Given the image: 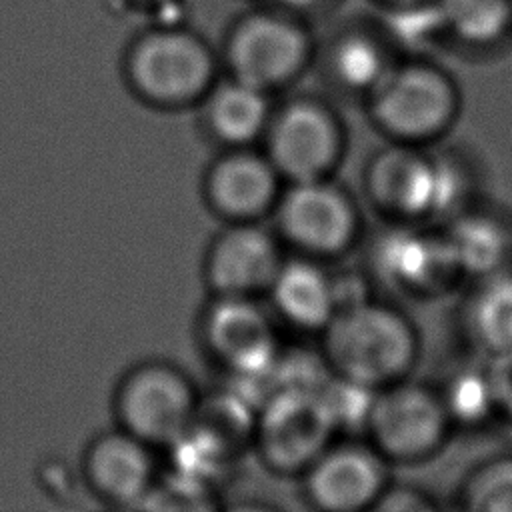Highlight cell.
Instances as JSON below:
<instances>
[{
  "mask_svg": "<svg viewBox=\"0 0 512 512\" xmlns=\"http://www.w3.org/2000/svg\"><path fill=\"white\" fill-rule=\"evenodd\" d=\"M310 58V38L294 20L260 12L242 18L230 32L226 60L232 78L268 90L296 78Z\"/></svg>",
  "mask_w": 512,
  "mask_h": 512,
  "instance_id": "obj_15",
  "label": "cell"
},
{
  "mask_svg": "<svg viewBox=\"0 0 512 512\" xmlns=\"http://www.w3.org/2000/svg\"><path fill=\"white\" fill-rule=\"evenodd\" d=\"M222 512H284V510L264 500H236L232 504H224Z\"/></svg>",
  "mask_w": 512,
  "mask_h": 512,
  "instance_id": "obj_30",
  "label": "cell"
},
{
  "mask_svg": "<svg viewBox=\"0 0 512 512\" xmlns=\"http://www.w3.org/2000/svg\"><path fill=\"white\" fill-rule=\"evenodd\" d=\"M282 176L268 156L230 148L218 156L204 174L202 194L208 210L224 224L264 222L282 194Z\"/></svg>",
  "mask_w": 512,
  "mask_h": 512,
  "instance_id": "obj_16",
  "label": "cell"
},
{
  "mask_svg": "<svg viewBox=\"0 0 512 512\" xmlns=\"http://www.w3.org/2000/svg\"><path fill=\"white\" fill-rule=\"evenodd\" d=\"M200 396L194 378L178 364L164 358L140 360L114 386V426L166 452L190 430Z\"/></svg>",
  "mask_w": 512,
  "mask_h": 512,
  "instance_id": "obj_3",
  "label": "cell"
},
{
  "mask_svg": "<svg viewBox=\"0 0 512 512\" xmlns=\"http://www.w3.org/2000/svg\"><path fill=\"white\" fill-rule=\"evenodd\" d=\"M158 454L140 438L112 426L84 446L78 478L110 510L134 512L162 476Z\"/></svg>",
  "mask_w": 512,
  "mask_h": 512,
  "instance_id": "obj_14",
  "label": "cell"
},
{
  "mask_svg": "<svg viewBox=\"0 0 512 512\" xmlns=\"http://www.w3.org/2000/svg\"><path fill=\"white\" fill-rule=\"evenodd\" d=\"M398 62L382 40L368 34H350L334 50L332 68L340 82L370 94Z\"/></svg>",
  "mask_w": 512,
  "mask_h": 512,
  "instance_id": "obj_25",
  "label": "cell"
},
{
  "mask_svg": "<svg viewBox=\"0 0 512 512\" xmlns=\"http://www.w3.org/2000/svg\"><path fill=\"white\" fill-rule=\"evenodd\" d=\"M384 4L396 8L402 14H432L438 0H382Z\"/></svg>",
  "mask_w": 512,
  "mask_h": 512,
  "instance_id": "obj_29",
  "label": "cell"
},
{
  "mask_svg": "<svg viewBox=\"0 0 512 512\" xmlns=\"http://www.w3.org/2000/svg\"><path fill=\"white\" fill-rule=\"evenodd\" d=\"M466 282L512 268V210L484 196L440 222Z\"/></svg>",
  "mask_w": 512,
  "mask_h": 512,
  "instance_id": "obj_18",
  "label": "cell"
},
{
  "mask_svg": "<svg viewBox=\"0 0 512 512\" xmlns=\"http://www.w3.org/2000/svg\"><path fill=\"white\" fill-rule=\"evenodd\" d=\"M284 2L294 4V6H306V4H310V2H314V0H284Z\"/></svg>",
  "mask_w": 512,
  "mask_h": 512,
  "instance_id": "obj_31",
  "label": "cell"
},
{
  "mask_svg": "<svg viewBox=\"0 0 512 512\" xmlns=\"http://www.w3.org/2000/svg\"><path fill=\"white\" fill-rule=\"evenodd\" d=\"M270 218L288 254L328 264L356 250L364 238L356 198L332 178L288 184Z\"/></svg>",
  "mask_w": 512,
  "mask_h": 512,
  "instance_id": "obj_6",
  "label": "cell"
},
{
  "mask_svg": "<svg viewBox=\"0 0 512 512\" xmlns=\"http://www.w3.org/2000/svg\"><path fill=\"white\" fill-rule=\"evenodd\" d=\"M436 152V210L434 224H440L462 208L484 198V172L472 152L462 146H434Z\"/></svg>",
  "mask_w": 512,
  "mask_h": 512,
  "instance_id": "obj_24",
  "label": "cell"
},
{
  "mask_svg": "<svg viewBox=\"0 0 512 512\" xmlns=\"http://www.w3.org/2000/svg\"><path fill=\"white\" fill-rule=\"evenodd\" d=\"M264 302L280 326L318 338L338 310L334 272L328 262L288 254Z\"/></svg>",
  "mask_w": 512,
  "mask_h": 512,
  "instance_id": "obj_17",
  "label": "cell"
},
{
  "mask_svg": "<svg viewBox=\"0 0 512 512\" xmlns=\"http://www.w3.org/2000/svg\"><path fill=\"white\" fill-rule=\"evenodd\" d=\"M288 250L264 222L224 224L208 242L202 278L210 296L264 300Z\"/></svg>",
  "mask_w": 512,
  "mask_h": 512,
  "instance_id": "obj_11",
  "label": "cell"
},
{
  "mask_svg": "<svg viewBox=\"0 0 512 512\" xmlns=\"http://www.w3.org/2000/svg\"><path fill=\"white\" fill-rule=\"evenodd\" d=\"M204 98L210 132L230 148H242L256 140L272 118L266 92L236 78L212 86Z\"/></svg>",
  "mask_w": 512,
  "mask_h": 512,
  "instance_id": "obj_22",
  "label": "cell"
},
{
  "mask_svg": "<svg viewBox=\"0 0 512 512\" xmlns=\"http://www.w3.org/2000/svg\"><path fill=\"white\" fill-rule=\"evenodd\" d=\"M368 512H452V508L420 486L392 482Z\"/></svg>",
  "mask_w": 512,
  "mask_h": 512,
  "instance_id": "obj_27",
  "label": "cell"
},
{
  "mask_svg": "<svg viewBox=\"0 0 512 512\" xmlns=\"http://www.w3.org/2000/svg\"><path fill=\"white\" fill-rule=\"evenodd\" d=\"M112 512H116V510H112Z\"/></svg>",
  "mask_w": 512,
  "mask_h": 512,
  "instance_id": "obj_32",
  "label": "cell"
},
{
  "mask_svg": "<svg viewBox=\"0 0 512 512\" xmlns=\"http://www.w3.org/2000/svg\"><path fill=\"white\" fill-rule=\"evenodd\" d=\"M464 110L454 72L436 58H398L368 94V112L388 142L434 148L442 144Z\"/></svg>",
  "mask_w": 512,
  "mask_h": 512,
  "instance_id": "obj_2",
  "label": "cell"
},
{
  "mask_svg": "<svg viewBox=\"0 0 512 512\" xmlns=\"http://www.w3.org/2000/svg\"><path fill=\"white\" fill-rule=\"evenodd\" d=\"M198 342L230 382H260L280 358V324L260 298L210 296L198 316Z\"/></svg>",
  "mask_w": 512,
  "mask_h": 512,
  "instance_id": "obj_7",
  "label": "cell"
},
{
  "mask_svg": "<svg viewBox=\"0 0 512 512\" xmlns=\"http://www.w3.org/2000/svg\"><path fill=\"white\" fill-rule=\"evenodd\" d=\"M488 360L492 366L498 426L512 428V354Z\"/></svg>",
  "mask_w": 512,
  "mask_h": 512,
  "instance_id": "obj_28",
  "label": "cell"
},
{
  "mask_svg": "<svg viewBox=\"0 0 512 512\" xmlns=\"http://www.w3.org/2000/svg\"><path fill=\"white\" fill-rule=\"evenodd\" d=\"M456 430L434 382L414 376L374 392L362 430L392 466H420L438 458Z\"/></svg>",
  "mask_w": 512,
  "mask_h": 512,
  "instance_id": "obj_5",
  "label": "cell"
},
{
  "mask_svg": "<svg viewBox=\"0 0 512 512\" xmlns=\"http://www.w3.org/2000/svg\"><path fill=\"white\" fill-rule=\"evenodd\" d=\"M320 386L284 388L258 404L252 452L272 474L298 478L340 436Z\"/></svg>",
  "mask_w": 512,
  "mask_h": 512,
  "instance_id": "obj_8",
  "label": "cell"
},
{
  "mask_svg": "<svg viewBox=\"0 0 512 512\" xmlns=\"http://www.w3.org/2000/svg\"><path fill=\"white\" fill-rule=\"evenodd\" d=\"M430 18L442 46L472 62L512 46V0H438Z\"/></svg>",
  "mask_w": 512,
  "mask_h": 512,
  "instance_id": "obj_20",
  "label": "cell"
},
{
  "mask_svg": "<svg viewBox=\"0 0 512 512\" xmlns=\"http://www.w3.org/2000/svg\"><path fill=\"white\" fill-rule=\"evenodd\" d=\"M448 504L452 512H512V452L470 464Z\"/></svg>",
  "mask_w": 512,
  "mask_h": 512,
  "instance_id": "obj_23",
  "label": "cell"
},
{
  "mask_svg": "<svg viewBox=\"0 0 512 512\" xmlns=\"http://www.w3.org/2000/svg\"><path fill=\"white\" fill-rule=\"evenodd\" d=\"M318 342L332 376L368 390L410 378L422 354L420 328L412 316L378 294L336 310Z\"/></svg>",
  "mask_w": 512,
  "mask_h": 512,
  "instance_id": "obj_1",
  "label": "cell"
},
{
  "mask_svg": "<svg viewBox=\"0 0 512 512\" xmlns=\"http://www.w3.org/2000/svg\"><path fill=\"white\" fill-rule=\"evenodd\" d=\"M368 276L390 294L434 302L462 290L466 278L440 224H392L372 240Z\"/></svg>",
  "mask_w": 512,
  "mask_h": 512,
  "instance_id": "obj_4",
  "label": "cell"
},
{
  "mask_svg": "<svg viewBox=\"0 0 512 512\" xmlns=\"http://www.w3.org/2000/svg\"><path fill=\"white\" fill-rule=\"evenodd\" d=\"M454 324L462 350L484 358L512 354V268L466 282Z\"/></svg>",
  "mask_w": 512,
  "mask_h": 512,
  "instance_id": "obj_19",
  "label": "cell"
},
{
  "mask_svg": "<svg viewBox=\"0 0 512 512\" xmlns=\"http://www.w3.org/2000/svg\"><path fill=\"white\" fill-rule=\"evenodd\" d=\"M264 134L266 156L288 184L330 178L342 160V126L320 102H290L270 118Z\"/></svg>",
  "mask_w": 512,
  "mask_h": 512,
  "instance_id": "obj_12",
  "label": "cell"
},
{
  "mask_svg": "<svg viewBox=\"0 0 512 512\" xmlns=\"http://www.w3.org/2000/svg\"><path fill=\"white\" fill-rule=\"evenodd\" d=\"M218 488L176 470L162 476L134 512H222Z\"/></svg>",
  "mask_w": 512,
  "mask_h": 512,
  "instance_id": "obj_26",
  "label": "cell"
},
{
  "mask_svg": "<svg viewBox=\"0 0 512 512\" xmlns=\"http://www.w3.org/2000/svg\"><path fill=\"white\" fill-rule=\"evenodd\" d=\"M214 56L206 42L184 30L140 36L126 58V74L138 96L156 106H184L214 86Z\"/></svg>",
  "mask_w": 512,
  "mask_h": 512,
  "instance_id": "obj_9",
  "label": "cell"
},
{
  "mask_svg": "<svg viewBox=\"0 0 512 512\" xmlns=\"http://www.w3.org/2000/svg\"><path fill=\"white\" fill-rule=\"evenodd\" d=\"M392 468L362 436H338L298 480L314 512H368L394 482Z\"/></svg>",
  "mask_w": 512,
  "mask_h": 512,
  "instance_id": "obj_10",
  "label": "cell"
},
{
  "mask_svg": "<svg viewBox=\"0 0 512 512\" xmlns=\"http://www.w3.org/2000/svg\"><path fill=\"white\" fill-rule=\"evenodd\" d=\"M434 386L442 398L446 414L460 432H482L498 426L496 394L490 360L462 350L440 372Z\"/></svg>",
  "mask_w": 512,
  "mask_h": 512,
  "instance_id": "obj_21",
  "label": "cell"
},
{
  "mask_svg": "<svg viewBox=\"0 0 512 512\" xmlns=\"http://www.w3.org/2000/svg\"><path fill=\"white\" fill-rule=\"evenodd\" d=\"M436 186L434 148L388 142L366 164L364 196L384 222H434Z\"/></svg>",
  "mask_w": 512,
  "mask_h": 512,
  "instance_id": "obj_13",
  "label": "cell"
}]
</instances>
